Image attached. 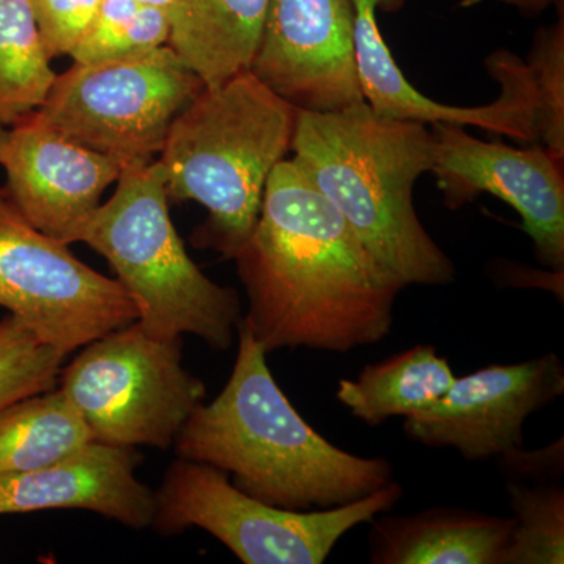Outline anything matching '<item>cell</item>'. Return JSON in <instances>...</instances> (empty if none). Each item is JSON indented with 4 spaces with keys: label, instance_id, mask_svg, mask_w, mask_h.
<instances>
[{
    "label": "cell",
    "instance_id": "obj_1",
    "mask_svg": "<svg viewBox=\"0 0 564 564\" xmlns=\"http://www.w3.org/2000/svg\"><path fill=\"white\" fill-rule=\"evenodd\" d=\"M234 261L248 296L242 321L267 352H347L391 333L402 281L293 159L270 174L258 223Z\"/></svg>",
    "mask_w": 564,
    "mask_h": 564
},
{
    "label": "cell",
    "instance_id": "obj_2",
    "mask_svg": "<svg viewBox=\"0 0 564 564\" xmlns=\"http://www.w3.org/2000/svg\"><path fill=\"white\" fill-rule=\"evenodd\" d=\"M237 343L228 383L193 411L174 441L180 458L217 467L240 491L293 511L340 507L391 484L388 459L348 454L304 421L243 321Z\"/></svg>",
    "mask_w": 564,
    "mask_h": 564
},
{
    "label": "cell",
    "instance_id": "obj_3",
    "mask_svg": "<svg viewBox=\"0 0 564 564\" xmlns=\"http://www.w3.org/2000/svg\"><path fill=\"white\" fill-rule=\"evenodd\" d=\"M291 152L404 288L455 281L454 262L414 207L415 182L433 162V133L425 124L380 117L366 101L336 111L299 110Z\"/></svg>",
    "mask_w": 564,
    "mask_h": 564
},
{
    "label": "cell",
    "instance_id": "obj_4",
    "mask_svg": "<svg viewBox=\"0 0 564 564\" xmlns=\"http://www.w3.org/2000/svg\"><path fill=\"white\" fill-rule=\"evenodd\" d=\"M299 109L243 70L177 115L159 161L170 202L202 204L199 247L234 259L261 214L270 174L292 150Z\"/></svg>",
    "mask_w": 564,
    "mask_h": 564
},
{
    "label": "cell",
    "instance_id": "obj_5",
    "mask_svg": "<svg viewBox=\"0 0 564 564\" xmlns=\"http://www.w3.org/2000/svg\"><path fill=\"white\" fill-rule=\"evenodd\" d=\"M80 243L110 263L144 332L193 334L215 350L231 347L243 317L239 295L207 278L185 250L159 159L122 170L117 191L95 212Z\"/></svg>",
    "mask_w": 564,
    "mask_h": 564
},
{
    "label": "cell",
    "instance_id": "obj_6",
    "mask_svg": "<svg viewBox=\"0 0 564 564\" xmlns=\"http://www.w3.org/2000/svg\"><path fill=\"white\" fill-rule=\"evenodd\" d=\"M402 496V486L392 480L340 507L284 510L240 491L217 467L177 458L155 491L151 527L162 534L196 527L245 564H322L345 534L391 510Z\"/></svg>",
    "mask_w": 564,
    "mask_h": 564
},
{
    "label": "cell",
    "instance_id": "obj_7",
    "mask_svg": "<svg viewBox=\"0 0 564 564\" xmlns=\"http://www.w3.org/2000/svg\"><path fill=\"white\" fill-rule=\"evenodd\" d=\"M204 88L169 46L57 74L41 122L74 143L99 152L121 170L155 161L173 121Z\"/></svg>",
    "mask_w": 564,
    "mask_h": 564
},
{
    "label": "cell",
    "instance_id": "obj_8",
    "mask_svg": "<svg viewBox=\"0 0 564 564\" xmlns=\"http://www.w3.org/2000/svg\"><path fill=\"white\" fill-rule=\"evenodd\" d=\"M58 383L93 440L162 451L207 393L182 364V337L151 336L139 322L82 347Z\"/></svg>",
    "mask_w": 564,
    "mask_h": 564
},
{
    "label": "cell",
    "instance_id": "obj_9",
    "mask_svg": "<svg viewBox=\"0 0 564 564\" xmlns=\"http://www.w3.org/2000/svg\"><path fill=\"white\" fill-rule=\"evenodd\" d=\"M0 307L66 356L139 321L120 281L77 259L0 188Z\"/></svg>",
    "mask_w": 564,
    "mask_h": 564
},
{
    "label": "cell",
    "instance_id": "obj_10",
    "mask_svg": "<svg viewBox=\"0 0 564 564\" xmlns=\"http://www.w3.org/2000/svg\"><path fill=\"white\" fill-rule=\"evenodd\" d=\"M430 173L448 209H462L480 195L513 207L530 237L538 261L551 272L564 270V174L543 144L513 148L484 141L463 126H433Z\"/></svg>",
    "mask_w": 564,
    "mask_h": 564
},
{
    "label": "cell",
    "instance_id": "obj_11",
    "mask_svg": "<svg viewBox=\"0 0 564 564\" xmlns=\"http://www.w3.org/2000/svg\"><path fill=\"white\" fill-rule=\"evenodd\" d=\"M564 393V366L555 352L455 378L432 406L404 417L414 443L454 448L466 462L500 458L524 447V423Z\"/></svg>",
    "mask_w": 564,
    "mask_h": 564
},
{
    "label": "cell",
    "instance_id": "obj_12",
    "mask_svg": "<svg viewBox=\"0 0 564 564\" xmlns=\"http://www.w3.org/2000/svg\"><path fill=\"white\" fill-rule=\"evenodd\" d=\"M355 0H269L251 73L299 110L362 102Z\"/></svg>",
    "mask_w": 564,
    "mask_h": 564
},
{
    "label": "cell",
    "instance_id": "obj_13",
    "mask_svg": "<svg viewBox=\"0 0 564 564\" xmlns=\"http://www.w3.org/2000/svg\"><path fill=\"white\" fill-rule=\"evenodd\" d=\"M381 0H355V58L364 101L380 117L421 124L474 126L519 143L536 140V96L525 62L511 51H494L485 69L499 82L496 101L478 107L445 106L411 85L393 58L377 20Z\"/></svg>",
    "mask_w": 564,
    "mask_h": 564
},
{
    "label": "cell",
    "instance_id": "obj_14",
    "mask_svg": "<svg viewBox=\"0 0 564 564\" xmlns=\"http://www.w3.org/2000/svg\"><path fill=\"white\" fill-rule=\"evenodd\" d=\"M9 128H0V166L10 198L40 231L68 245L80 242L104 192L120 180L121 166L33 115Z\"/></svg>",
    "mask_w": 564,
    "mask_h": 564
},
{
    "label": "cell",
    "instance_id": "obj_15",
    "mask_svg": "<svg viewBox=\"0 0 564 564\" xmlns=\"http://www.w3.org/2000/svg\"><path fill=\"white\" fill-rule=\"evenodd\" d=\"M137 447L90 441L32 473L0 477V514L87 510L141 530L152 525L155 492L135 477Z\"/></svg>",
    "mask_w": 564,
    "mask_h": 564
},
{
    "label": "cell",
    "instance_id": "obj_16",
    "mask_svg": "<svg viewBox=\"0 0 564 564\" xmlns=\"http://www.w3.org/2000/svg\"><path fill=\"white\" fill-rule=\"evenodd\" d=\"M370 522L375 564H502L514 525L513 518L445 507Z\"/></svg>",
    "mask_w": 564,
    "mask_h": 564
},
{
    "label": "cell",
    "instance_id": "obj_17",
    "mask_svg": "<svg viewBox=\"0 0 564 564\" xmlns=\"http://www.w3.org/2000/svg\"><path fill=\"white\" fill-rule=\"evenodd\" d=\"M269 0H174L169 46L204 87L223 84L254 61Z\"/></svg>",
    "mask_w": 564,
    "mask_h": 564
},
{
    "label": "cell",
    "instance_id": "obj_18",
    "mask_svg": "<svg viewBox=\"0 0 564 564\" xmlns=\"http://www.w3.org/2000/svg\"><path fill=\"white\" fill-rule=\"evenodd\" d=\"M451 364L434 345H415L364 367L356 380H340L336 397L359 421L381 425L397 415L432 406L455 381Z\"/></svg>",
    "mask_w": 564,
    "mask_h": 564
},
{
    "label": "cell",
    "instance_id": "obj_19",
    "mask_svg": "<svg viewBox=\"0 0 564 564\" xmlns=\"http://www.w3.org/2000/svg\"><path fill=\"white\" fill-rule=\"evenodd\" d=\"M90 441L61 388L25 397L0 410V477L50 466Z\"/></svg>",
    "mask_w": 564,
    "mask_h": 564
},
{
    "label": "cell",
    "instance_id": "obj_20",
    "mask_svg": "<svg viewBox=\"0 0 564 564\" xmlns=\"http://www.w3.org/2000/svg\"><path fill=\"white\" fill-rule=\"evenodd\" d=\"M51 62L31 0H0V128L43 106L57 77Z\"/></svg>",
    "mask_w": 564,
    "mask_h": 564
},
{
    "label": "cell",
    "instance_id": "obj_21",
    "mask_svg": "<svg viewBox=\"0 0 564 564\" xmlns=\"http://www.w3.org/2000/svg\"><path fill=\"white\" fill-rule=\"evenodd\" d=\"M513 530L502 564L564 563V491L558 481L508 484Z\"/></svg>",
    "mask_w": 564,
    "mask_h": 564
},
{
    "label": "cell",
    "instance_id": "obj_22",
    "mask_svg": "<svg viewBox=\"0 0 564 564\" xmlns=\"http://www.w3.org/2000/svg\"><path fill=\"white\" fill-rule=\"evenodd\" d=\"M170 11L137 0H102L90 31L70 54L74 63L115 61L169 44Z\"/></svg>",
    "mask_w": 564,
    "mask_h": 564
},
{
    "label": "cell",
    "instance_id": "obj_23",
    "mask_svg": "<svg viewBox=\"0 0 564 564\" xmlns=\"http://www.w3.org/2000/svg\"><path fill=\"white\" fill-rule=\"evenodd\" d=\"M65 359V352L43 343L13 315L3 317L0 321V410L54 389Z\"/></svg>",
    "mask_w": 564,
    "mask_h": 564
},
{
    "label": "cell",
    "instance_id": "obj_24",
    "mask_svg": "<svg viewBox=\"0 0 564 564\" xmlns=\"http://www.w3.org/2000/svg\"><path fill=\"white\" fill-rule=\"evenodd\" d=\"M536 96V140L564 162V14L534 33L525 62Z\"/></svg>",
    "mask_w": 564,
    "mask_h": 564
},
{
    "label": "cell",
    "instance_id": "obj_25",
    "mask_svg": "<svg viewBox=\"0 0 564 564\" xmlns=\"http://www.w3.org/2000/svg\"><path fill=\"white\" fill-rule=\"evenodd\" d=\"M102 0H31L36 28L51 58L69 55L90 31Z\"/></svg>",
    "mask_w": 564,
    "mask_h": 564
},
{
    "label": "cell",
    "instance_id": "obj_26",
    "mask_svg": "<svg viewBox=\"0 0 564 564\" xmlns=\"http://www.w3.org/2000/svg\"><path fill=\"white\" fill-rule=\"evenodd\" d=\"M503 473L518 478H530L533 481H558L564 470L563 436L554 444L545 445L538 451L514 448L500 456Z\"/></svg>",
    "mask_w": 564,
    "mask_h": 564
},
{
    "label": "cell",
    "instance_id": "obj_27",
    "mask_svg": "<svg viewBox=\"0 0 564 564\" xmlns=\"http://www.w3.org/2000/svg\"><path fill=\"white\" fill-rule=\"evenodd\" d=\"M484 2H486V0H462L459 7L470 9V7ZM497 2L513 7V9L521 11V13L529 14V17H540L545 10L563 9L564 0H497Z\"/></svg>",
    "mask_w": 564,
    "mask_h": 564
},
{
    "label": "cell",
    "instance_id": "obj_28",
    "mask_svg": "<svg viewBox=\"0 0 564 564\" xmlns=\"http://www.w3.org/2000/svg\"><path fill=\"white\" fill-rule=\"evenodd\" d=\"M141 6L158 7V9L172 10L174 0H137Z\"/></svg>",
    "mask_w": 564,
    "mask_h": 564
}]
</instances>
